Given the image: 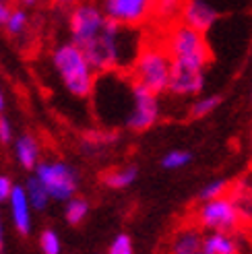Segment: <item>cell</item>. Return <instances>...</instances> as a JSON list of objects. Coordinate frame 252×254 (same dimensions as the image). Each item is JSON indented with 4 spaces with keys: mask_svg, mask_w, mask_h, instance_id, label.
<instances>
[{
    "mask_svg": "<svg viewBox=\"0 0 252 254\" xmlns=\"http://www.w3.org/2000/svg\"><path fill=\"white\" fill-rule=\"evenodd\" d=\"M10 12H12V8L8 6V0H0V25H4L8 21Z\"/></svg>",
    "mask_w": 252,
    "mask_h": 254,
    "instance_id": "29",
    "label": "cell"
},
{
    "mask_svg": "<svg viewBox=\"0 0 252 254\" xmlns=\"http://www.w3.org/2000/svg\"><path fill=\"white\" fill-rule=\"evenodd\" d=\"M198 254H205V252H198Z\"/></svg>",
    "mask_w": 252,
    "mask_h": 254,
    "instance_id": "34",
    "label": "cell"
},
{
    "mask_svg": "<svg viewBox=\"0 0 252 254\" xmlns=\"http://www.w3.org/2000/svg\"><path fill=\"white\" fill-rule=\"evenodd\" d=\"M15 155L25 170H35V166L40 163V145H37L35 136L31 134L19 136L15 143Z\"/></svg>",
    "mask_w": 252,
    "mask_h": 254,
    "instance_id": "15",
    "label": "cell"
},
{
    "mask_svg": "<svg viewBox=\"0 0 252 254\" xmlns=\"http://www.w3.org/2000/svg\"><path fill=\"white\" fill-rule=\"evenodd\" d=\"M21 4H25V6H35L37 0H21Z\"/></svg>",
    "mask_w": 252,
    "mask_h": 254,
    "instance_id": "32",
    "label": "cell"
},
{
    "mask_svg": "<svg viewBox=\"0 0 252 254\" xmlns=\"http://www.w3.org/2000/svg\"><path fill=\"white\" fill-rule=\"evenodd\" d=\"M12 186H15V184L10 182V178L0 176V202H4V200H8V198H10Z\"/></svg>",
    "mask_w": 252,
    "mask_h": 254,
    "instance_id": "27",
    "label": "cell"
},
{
    "mask_svg": "<svg viewBox=\"0 0 252 254\" xmlns=\"http://www.w3.org/2000/svg\"><path fill=\"white\" fill-rule=\"evenodd\" d=\"M12 138V126L6 118H0V143H10Z\"/></svg>",
    "mask_w": 252,
    "mask_h": 254,
    "instance_id": "28",
    "label": "cell"
},
{
    "mask_svg": "<svg viewBox=\"0 0 252 254\" xmlns=\"http://www.w3.org/2000/svg\"><path fill=\"white\" fill-rule=\"evenodd\" d=\"M8 205L15 230L21 236H27L31 232V202L27 198V192H25V186H12Z\"/></svg>",
    "mask_w": 252,
    "mask_h": 254,
    "instance_id": "12",
    "label": "cell"
},
{
    "mask_svg": "<svg viewBox=\"0 0 252 254\" xmlns=\"http://www.w3.org/2000/svg\"><path fill=\"white\" fill-rule=\"evenodd\" d=\"M228 196L232 198L242 223H252V178H240L236 182H230Z\"/></svg>",
    "mask_w": 252,
    "mask_h": 254,
    "instance_id": "13",
    "label": "cell"
},
{
    "mask_svg": "<svg viewBox=\"0 0 252 254\" xmlns=\"http://www.w3.org/2000/svg\"><path fill=\"white\" fill-rule=\"evenodd\" d=\"M155 0H102L99 6L106 15L126 27H138L153 17Z\"/></svg>",
    "mask_w": 252,
    "mask_h": 254,
    "instance_id": "8",
    "label": "cell"
},
{
    "mask_svg": "<svg viewBox=\"0 0 252 254\" xmlns=\"http://www.w3.org/2000/svg\"><path fill=\"white\" fill-rule=\"evenodd\" d=\"M2 106H4V97H2V91H0V110H2Z\"/></svg>",
    "mask_w": 252,
    "mask_h": 254,
    "instance_id": "33",
    "label": "cell"
},
{
    "mask_svg": "<svg viewBox=\"0 0 252 254\" xmlns=\"http://www.w3.org/2000/svg\"><path fill=\"white\" fill-rule=\"evenodd\" d=\"M116 138H118L116 132H106V130H102V132H91V134L85 136L83 151H85V153H97V151H102L104 147L116 143Z\"/></svg>",
    "mask_w": 252,
    "mask_h": 254,
    "instance_id": "21",
    "label": "cell"
},
{
    "mask_svg": "<svg viewBox=\"0 0 252 254\" xmlns=\"http://www.w3.org/2000/svg\"><path fill=\"white\" fill-rule=\"evenodd\" d=\"M68 27L72 44L83 50L97 74L108 70H128L143 46L138 37H128L136 27H126L112 21L95 2H79L72 6Z\"/></svg>",
    "mask_w": 252,
    "mask_h": 254,
    "instance_id": "1",
    "label": "cell"
},
{
    "mask_svg": "<svg viewBox=\"0 0 252 254\" xmlns=\"http://www.w3.org/2000/svg\"><path fill=\"white\" fill-rule=\"evenodd\" d=\"M108 254H134V246L128 234H118L108 246Z\"/></svg>",
    "mask_w": 252,
    "mask_h": 254,
    "instance_id": "26",
    "label": "cell"
},
{
    "mask_svg": "<svg viewBox=\"0 0 252 254\" xmlns=\"http://www.w3.org/2000/svg\"><path fill=\"white\" fill-rule=\"evenodd\" d=\"M89 215V202L87 198H81L74 194L72 198L66 200V207H64V217L70 225H79L85 221V217Z\"/></svg>",
    "mask_w": 252,
    "mask_h": 254,
    "instance_id": "18",
    "label": "cell"
},
{
    "mask_svg": "<svg viewBox=\"0 0 252 254\" xmlns=\"http://www.w3.org/2000/svg\"><path fill=\"white\" fill-rule=\"evenodd\" d=\"M161 116V104L159 95L151 93L149 89L132 81V108L126 118L124 126L132 132H143L155 126Z\"/></svg>",
    "mask_w": 252,
    "mask_h": 254,
    "instance_id": "7",
    "label": "cell"
},
{
    "mask_svg": "<svg viewBox=\"0 0 252 254\" xmlns=\"http://www.w3.org/2000/svg\"><path fill=\"white\" fill-rule=\"evenodd\" d=\"M219 21V8L209 0H184L180 10V23L200 33H207Z\"/></svg>",
    "mask_w": 252,
    "mask_h": 254,
    "instance_id": "10",
    "label": "cell"
},
{
    "mask_svg": "<svg viewBox=\"0 0 252 254\" xmlns=\"http://www.w3.org/2000/svg\"><path fill=\"white\" fill-rule=\"evenodd\" d=\"M194 223L207 232H236L242 225L232 198L225 194L211 200H198L194 211Z\"/></svg>",
    "mask_w": 252,
    "mask_h": 254,
    "instance_id": "5",
    "label": "cell"
},
{
    "mask_svg": "<svg viewBox=\"0 0 252 254\" xmlns=\"http://www.w3.org/2000/svg\"><path fill=\"white\" fill-rule=\"evenodd\" d=\"M138 178V168L136 166H124V168H114L102 176V182L104 186L112 188V190H122V188H128L136 182Z\"/></svg>",
    "mask_w": 252,
    "mask_h": 254,
    "instance_id": "16",
    "label": "cell"
},
{
    "mask_svg": "<svg viewBox=\"0 0 252 254\" xmlns=\"http://www.w3.org/2000/svg\"><path fill=\"white\" fill-rule=\"evenodd\" d=\"M205 254H242V244L236 232H207L203 238Z\"/></svg>",
    "mask_w": 252,
    "mask_h": 254,
    "instance_id": "14",
    "label": "cell"
},
{
    "mask_svg": "<svg viewBox=\"0 0 252 254\" xmlns=\"http://www.w3.org/2000/svg\"><path fill=\"white\" fill-rule=\"evenodd\" d=\"M40 248L44 254H60V238L54 230H44L40 236Z\"/></svg>",
    "mask_w": 252,
    "mask_h": 254,
    "instance_id": "25",
    "label": "cell"
},
{
    "mask_svg": "<svg viewBox=\"0 0 252 254\" xmlns=\"http://www.w3.org/2000/svg\"><path fill=\"white\" fill-rule=\"evenodd\" d=\"M126 72L134 83L161 97L163 93H168L172 72V56L168 48L163 44H143Z\"/></svg>",
    "mask_w": 252,
    "mask_h": 254,
    "instance_id": "2",
    "label": "cell"
},
{
    "mask_svg": "<svg viewBox=\"0 0 252 254\" xmlns=\"http://www.w3.org/2000/svg\"><path fill=\"white\" fill-rule=\"evenodd\" d=\"M203 230L192 223L184 225L178 232H174L168 244V254H198L203 252Z\"/></svg>",
    "mask_w": 252,
    "mask_h": 254,
    "instance_id": "11",
    "label": "cell"
},
{
    "mask_svg": "<svg viewBox=\"0 0 252 254\" xmlns=\"http://www.w3.org/2000/svg\"><path fill=\"white\" fill-rule=\"evenodd\" d=\"M4 248V227H2V217H0V252Z\"/></svg>",
    "mask_w": 252,
    "mask_h": 254,
    "instance_id": "31",
    "label": "cell"
},
{
    "mask_svg": "<svg viewBox=\"0 0 252 254\" xmlns=\"http://www.w3.org/2000/svg\"><path fill=\"white\" fill-rule=\"evenodd\" d=\"M25 192H27V198L31 202V209H37V211H44L50 202V194L46 186L40 182V178L37 176H31L27 184H25Z\"/></svg>",
    "mask_w": 252,
    "mask_h": 254,
    "instance_id": "17",
    "label": "cell"
},
{
    "mask_svg": "<svg viewBox=\"0 0 252 254\" xmlns=\"http://www.w3.org/2000/svg\"><path fill=\"white\" fill-rule=\"evenodd\" d=\"M221 104V95L213 93V95H205V97H198L194 104L190 106V118L200 120V118H207L209 114H213Z\"/></svg>",
    "mask_w": 252,
    "mask_h": 254,
    "instance_id": "20",
    "label": "cell"
},
{
    "mask_svg": "<svg viewBox=\"0 0 252 254\" xmlns=\"http://www.w3.org/2000/svg\"><path fill=\"white\" fill-rule=\"evenodd\" d=\"M163 46L168 48L172 62H184V64L200 68H207L211 62V48L205 40V33L188 27L184 23L174 25Z\"/></svg>",
    "mask_w": 252,
    "mask_h": 254,
    "instance_id": "4",
    "label": "cell"
},
{
    "mask_svg": "<svg viewBox=\"0 0 252 254\" xmlns=\"http://www.w3.org/2000/svg\"><path fill=\"white\" fill-rule=\"evenodd\" d=\"M52 62L60 81L74 97H89L93 93L97 72L77 44H60L52 54Z\"/></svg>",
    "mask_w": 252,
    "mask_h": 254,
    "instance_id": "3",
    "label": "cell"
},
{
    "mask_svg": "<svg viewBox=\"0 0 252 254\" xmlns=\"http://www.w3.org/2000/svg\"><path fill=\"white\" fill-rule=\"evenodd\" d=\"M192 161V153L186 149H174V151H168L166 155L161 157V168L163 170H180L184 166Z\"/></svg>",
    "mask_w": 252,
    "mask_h": 254,
    "instance_id": "22",
    "label": "cell"
},
{
    "mask_svg": "<svg viewBox=\"0 0 252 254\" xmlns=\"http://www.w3.org/2000/svg\"><path fill=\"white\" fill-rule=\"evenodd\" d=\"M230 190V182L225 178H217V180H211L207 182L198 192V200H211V198H219L225 196Z\"/></svg>",
    "mask_w": 252,
    "mask_h": 254,
    "instance_id": "23",
    "label": "cell"
},
{
    "mask_svg": "<svg viewBox=\"0 0 252 254\" xmlns=\"http://www.w3.org/2000/svg\"><path fill=\"white\" fill-rule=\"evenodd\" d=\"M205 70L207 68L184 64V62H172L168 93H172L176 97L198 95L205 87Z\"/></svg>",
    "mask_w": 252,
    "mask_h": 254,
    "instance_id": "9",
    "label": "cell"
},
{
    "mask_svg": "<svg viewBox=\"0 0 252 254\" xmlns=\"http://www.w3.org/2000/svg\"><path fill=\"white\" fill-rule=\"evenodd\" d=\"M27 25H29L27 12H25L23 8H15L10 12L8 21L4 23V27L10 35H21V33H25V29H27Z\"/></svg>",
    "mask_w": 252,
    "mask_h": 254,
    "instance_id": "24",
    "label": "cell"
},
{
    "mask_svg": "<svg viewBox=\"0 0 252 254\" xmlns=\"http://www.w3.org/2000/svg\"><path fill=\"white\" fill-rule=\"evenodd\" d=\"M54 2H56L58 6H77L81 0H54Z\"/></svg>",
    "mask_w": 252,
    "mask_h": 254,
    "instance_id": "30",
    "label": "cell"
},
{
    "mask_svg": "<svg viewBox=\"0 0 252 254\" xmlns=\"http://www.w3.org/2000/svg\"><path fill=\"white\" fill-rule=\"evenodd\" d=\"M35 176L46 186L50 198L66 202L79 190V172L64 161H42L35 166Z\"/></svg>",
    "mask_w": 252,
    "mask_h": 254,
    "instance_id": "6",
    "label": "cell"
},
{
    "mask_svg": "<svg viewBox=\"0 0 252 254\" xmlns=\"http://www.w3.org/2000/svg\"><path fill=\"white\" fill-rule=\"evenodd\" d=\"M184 0H155L153 4V17L157 21H174L176 17H180V10H182Z\"/></svg>",
    "mask_w": 252,
    "mask_h": 254,
    "instance_id": "19",
    "label": "cell"
}]
</instances>
